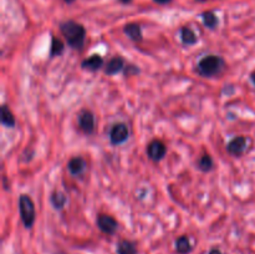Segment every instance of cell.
<instances>
[{"label": "cell", "mask_w": 255, "mask_h": 254, "mask_svg": "<svg viewBox=\"0 0 255 254\" xmlns=\"http://www.w3.org/2000/svg\"><path fill=\"white\" fill-rule=\"evenodd\" d=\"M167 153V146L159 140H153L148 144L147 146V156L150 160L155 161V162H159L160 160H163V157Z\"/></svg>", "instance_id": "8992f818"}, {"label": "cell", "mask_w": 255, "mask_h": 254, "mask_svg": "<svg viewBox=\"0 0 255 254\" xmlns=\"http://www.w3.org/2000/svg\"><path fill=\"white\" fill-rule=\"evenodd\" d=\"M195 1H199V3H204V1H207V0H195Z\"/></svg>", "instance_id": "4316f807"}, {"label": "cell", "mask_w": 255, "mask_h": 254, "mask_svg": "<svg viewBox=\"0 0 255 254\" xmlns=\"http://www.w3.org/2000/svg\"><path fill=\"white\" fill-rule=\"evenodd\" d=\"M87 167L86 161L80 156H75L67 162V170L72 176H80L85 172Z\"/></svg>", "instance_id": "8fae6325"}, {"label": "cell", "mask_w": 255, "mask_h": 254, "mask_svg": "<svg viewBox=\"0 0 255 254\" xmlns=\"http://www.w3.org/2000/svg\"><path fill=\"white\" fill-rule=\"evenodd\" d=\"M208 254H223V252L219 248H212L211 251L208 252Z\"/></svg>", "instance_id": "7402d4cb"}, {"label": "cell", "mask_w": 255, "mask_h": 254, "mask_svg": "<svg viewBox=\"0 0 255 254\" xmlns=\"http://www.w3.org/2000/svg\"><path fill=\"white\" fill-rule=\"evenodd\" d=\"M214 167V161L212 158L211 155L204 153V155L200 156L197 161V168L202 172H209V171L213 170Z\"/></svg>", "instance_id": "e0dca14e"}, {"label": "cell", "mask_w": 255, "mask_h": 254, "mask_svg": "<svg viewBox=\"0 0 255 254\" xmlns=\"http://www.w3.org/2000/svg\"><path fill=\"white\" fill-rule=\"evenodd\" d=\"M19 213H20L21 222L27 229H30L34 225L36 219V211H35L34 201L29 194H21L19 197Z\"/></svg>", "instance_id": "3957f363"}, {"label": "cell", "mask_w": 255, "mask_h": 254, "mask_svg": "<svg viewBox=\"0 0 255 254\" xmlns=\"http://www.w3.org/2000/svg\"><path fill=\"white\" fill-rule=\"evenodd\" d=\"M116 253L117 254H138V248L134 242L129 239H121L116 246Z\"/></svg>", "instance_id": "7c38bea8"}, {"label": "cell", "mask_w": 255, "mask_h": 254, "mask_svg": "<svg viewBox=\"0 0 255 254\" xmlns=\"http://www.w3.org/2000/svg\"><path fill=\"white\" fill-rule=\"evenodd\" d=\"M200 18H202L204 27L208 28V29H216V28L218 27V16H217L213 11H204V13L200 15Z\"/></svg>", "instance_id": "d6986e66"}, {"label": "cell", "mask_w": 255, "mask_h": 254, "mask_svg": "<svg viewBox=\"0 0 255 254\" xmlns=\"http://www.w3.org/2000/svg\"><path fill=\"white\" fill-rule=\"evenodd\" d=\"M96 224L105 234H115L119 229V222L110 215H98L96 218Z\"/></svg>", "instance_id": "5b68a950"}, {"label": "cell", "mask_w": 255, "mask_h": 254, "mask_svg": "<svg viewBox=\"0 0 255 254\" xmlns=\"http://www.w3.org/2000/svg\"><path fill=\"white\" fill-rule=\"evenodd\" d=\"M108 137H110V142L113 146L125 144L129 137L128 126L124 122L115 123V125H112V127H111Z\"/></svg>", "instance_id": "277c9868"}, {"label": "cell", "mask_w": 255, "mask_h": 254, "mask_svg": "<svg viewBox=\"0 0 255 254\" xmlns=\"http://www.w3.org/2000/svg\"><path fill=\"white\" fill-rule=\"evenodd\" d=\"M55 254H66V253H65V252H56Z\"/></svg>", "instance_id": "83f0119b"}, {"label": "cell", "mask_w": 255, "mask_h": 254, "mask_svg": "<svg viewBox=\"0 0 255 254\" xmlns=\"http://www.w3.org/2000/svg\"><path fill=\"white\" fill-rule=\"evenodd\" d=\"M122 4H129L132 1V0H120Z\"/></svg>", "instance_id": "d4e9b609"}, {"label": "cell", "mask_w": 255, "mask_h": 254, "mask_svg": "<svg viewBox=\"0 0 255 254\" xmlns=\"http://www.w3.org/2000/svg\"><path fill=\"white\" fill-rule=\"evenodd\" d=\"M125 60L121 58V56H113L107 64H106L105 68V73L106 75H117L119 73L125 70Z\"/></svg>", "instance_id": "30bf717a"}, {"label": "cell", "mask_w": 255, "mask_h": 254, "mask_svg": "<svg viewBox=\"0 0 255 254\" xmlns=\"http://www.w3.org/2000/svg\"><path fill=\"white\" fill-rule=\"evenodd\" d=\"M64 1H65V3H67V4H71V3H74L75 0H64Z\"/></svg>", "instance_id": "484cf974"}, {"label": "cell", "mask_w": 255, "mask_h": 254, "mask_svg": "<svg viewBox=\"0 0 255 254\" xmlns=\"http://www.w3.org/2000/svg\"><path fill=\"white\" fill-rule=\"evenodd\" d=\"M79 127L84 134L91 135L95 130V116L90 110H82L77 117Z\"/></svg>", "instance_id": "52a82bcc"}, {"label": "cell", "mask_w": 255, "mask_h": 254, "mask_svg": "<svg viewBox=\"0 0 255 254\" xmlns=\"http://www.w3.org/2000/svg\"><path fill=\"white\" fill-rule=\"evenodd\" d=\"M248 147V140L244 136H235L234 139L226 144V151L229 155L234 156V157H239L247 151Z\"/></svg>", "instance_id": "ba28073f"}, {"label": "cell", "mask_w": 255, "mask_h": 254, "mask_svg": "<svg viewBox=\"0 0 255 254\" xmlns=\"http://www.w3.org/2000/svg\"><path fill=\"white\" fill-rule=\"evenodd\" d=\"M153 1L157 4H160V5H166V4L171 3L172 0H153Z\"/></svg>", "instance_id": "603a6c76"}, {"label": "cell", "mask_w": 255, "mask_h": 254, "mask_svg": "<svg viewBox=\"0 0 255 254\" xmlns=\"http://www.w3.org/2000/svg\"><path fill=\"white\" fill-rule=\"evenodd\" d=\"M66 202H67V199H66V196L63 193V192L55 191V192H53V193H51L50 203L56 211L63 210V208L65 207Z\"/></svg>", "instance_id": "ac0fdd59"}, {"label": "cell", "mask_w": 255, "mask_h": 254, "mask_svg": "<svg viewBox=\"0 0 255 254\" xmlns=\"http://www.w3.org/2000/svg\"><path fill=\"white\" fill-rule=\"evenodd\" d=\"M174 248L178 254H190L193 251V246L191 239L187 236H181L174 242Z\"/></svg>", "instance_id": "5bb4252c"}, {"label": "cell", "mask_w": 255, "mask_h": 254, "mask_svg": "<svg viewBox=\"0 0 255 254\" xmlns=\"http://www.w3.org/2000/svg\"><path fill=\"white\" fill-rule=\"evenodd\" d=\"M65 50V45L64 42L59 39L58 36L53 35L51 37V46H50V58H55V56L61 55Z\"/></svg>", "instance_id": "ffe728a7"}, {"label": "cell", "mask_w": 255, "mask_h": 254, "mask_svg": "<svg viewBox=\"0 0 255 254\" xmlns=\"http://www.w3.org/2000/svg\"><path fill=\"white\" fill-rule=\"evenodd\" d=\"M225 69V60L219 55H205L198 61L195 71L202 77H213L223 73Z\"/></svg>", "instance_id": "7a4b0ae2"}, {"label": "cell", "mask_w": 255, "mask_h": 254, "mask_svg": "<svg viewBox=\"0 0 255 254\" xmlns=\"http://www.w3.org/2000/svg\"><path fill=\"white\" fill-rule=\"evenodd\" d=\"M124 73H125V75H136V73H140V71H138V69L136 68V66H126V68H125V70H124Z\"/></svg>", "instance_id": "44dd1931"}, {"label": "cell", "mask_w": 255, "mask_h": 254, "mask_svg": "<svg viewBox=\"0 0 255 254\" xmlns=\"http://www.w3.org/2000/svg\"><path fill=\"white\" fill-rule=\"evenodd\" d=\"M181 40L184 45H194L198 42V37L197 34L194 33V30L190 27H183L181 28Z\"/></svg>", "instance_id": "9a60e30c"}, {"label": "cell", "mask_w": 255, "mask_h": 254, "mask_svg": "<svg viewBox=\"0 0 255 254\" xmlns=\"http://www.w3.org/2000/svg\"><path fill=\"white\" fill-rule=\"evenodd\" d=\"M124 33L126 34L127 37H129L133 41H141L142 40V29L136 23H129L125 25Z\"/></svg>", "instance_id": "4fadbf2b"}, {"label": "cell", "mask_w": 255, "mask_h": 254, "mask_svg": "<svg viewBox=\"0 0 255 254\" xmlns=\"http://www.w3.org/2000/svg\"><path fill=\"white\" fill-rule=\"evenodd\" d=\"M60 32L70 47L75 50L82 49L86 39V29L84 25L74 20H66L60 24Z\"/></svg>", "instance_id": "6da1fadb"}, {"label": "cell", "mask_w": 255, "mask_h": 254, "mask_svg": "<svg viewBox=\"0 0 255 254\" xmlns=\"http://www.w3.org/2000/svg\"><path fill=\"white\" fill-rule=\"evenodd\" d=\"M1 123H3V126L8 127V129H14L16 125L15 116H14V113L11 112L10 109L6 105L1 106Z\"/></svg>", "instance_id": "2e32d148"}, {"label": "cell", "mask_w": 255, "mask_h": 254, "mask_svg": "<svg viewBox=\"0 0 255 254\" xmlns=\"http://www.w3.org/2000/svg\"><path fill=\"white\" fill-rule=\"evenodd\" d=\"M103 65V58L98 54H94V55L89 56V58L85 59L81 63V68L84 70L91 71V73H95L98 71Z\"/></svg>", "instance_id": "9c48e42d"}, {"label": "cell", "mask_w": 255, "mask_h": 254, "mask_svg": "<svg viewBox=\"0 0 255 254\" xmlns=\"http://www.w3.org/2000/svg\"><path fill=\"white\" fill-rule=\"evenodd\" d=\"M250 81L255 85V71L252 73V75H250Z\"/></svg>", "instance_id": "cb8c5ba5"}]
</instances>
